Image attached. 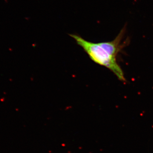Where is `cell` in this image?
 <instances>
[{
  "mask_svg": "<svg viewBox=\"0 0 153 153\" xmlns=\"http://www.w3.org/2000/svg\"><path fill=\"white\" fill-rule=\"evenodd\" d=\"M125 32L124 27L113 41L97 43L86 41L76 34H70L69 36L82 47L92 61L108 68L119 80L125 82L123 71L117 60L119 52L123 47L121 41Z\"/></svg>",
  "mask_w": 153,
  "mask_h": 153,
  "instance_id": "cell-1",
  "label": "cell"
}]
</instances>
